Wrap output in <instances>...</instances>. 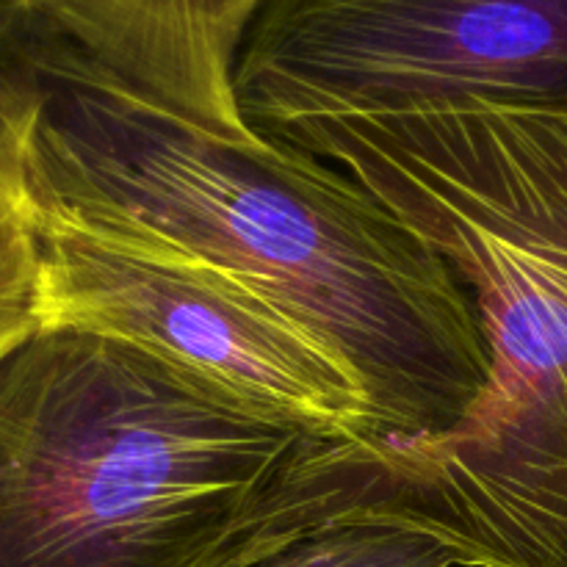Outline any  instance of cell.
Listing matches in <instances>:
<instances>
[{"label": "cell", "mask_w": 567, "mask_h": 567, "mask_svg": "<svg viewBox=\"0 0 567 567\" xmlns=\"http://www.w3.org/2000/svg\"><path fill=\"white\" fill-rule=\"evenodd\" d=\"M260 136L354 177L476 302L491 388L460 430L399 457L402 518L463 567H567V111L460 97Z\"/></svg>", "instance_id": "cell-3"}, {"label": "cell", "mask_w": 567, "mask_h": 567, "mask_svg": "<svg viewBox=\"0 0 567 567\" xmlns=\"http://www.w3.org/2000/svg\"><path fill=\"white\" fill-rule=\"evenodd\" d=\"M33 227L42 327L133 343L238 396L382 449L352 374L269 302L166 249L59 221Z\"/></svg>", "instance_id": "cell-5"}, {"label": "cell", "mask_w": 567, "mask_h": 567, "mask_svg": "<svg viewBox=\"0 0 567 567\" xmlns=\"http://www.w3.org/2000/svg\"><path fill=\"white\" fill-rule=\"evenodd\" d=\"M233 92L258 136L460 97L567 111V0H264Z\"/></svg>", "instance_id": "cell-4"}, {"label": "cell", "mask_w": 567, "mask_h": 567, "mask_svg": "<svg viewBox=\"0 0 567 567\" xmlns=\"http://www.w3.org/2000/svg\"><path fill=\"white\" fill-rule=\"evenodd\" d=\"M404 504L393 454L133 343L39 327L0 360V567H252Z\"/></svg>", "instance_id": "cell-2"}, {"label": "cell", "mask_w": 567, "mask_h": 567, "mask_svg": "<svg viewBox=\"0 0 567 567\" xmlns=\"http://www.w3.org/2000/svg\"><path fill=\"white\" fill-rule=\"evenodd\" d=\"M0 150L33 221L175 252L302 327L393 457L460 430L491 388L474 297L402 216L327 161L166 109L31 3L0 22Z\"/></svg>", "instance_id": "cell-1"}, {"label": "cell", "mask_w": 567, "mask_h": 567, "mask_svg": "<svg viewBox=\"0 0 567 567\" xmlns=\"http://www.w3.org/2000/svg\"><path fill=\"white\" fill-rule=\"evenodd\" d=\"M252 567H463V557L404 518H360L324 526Z\"/></svg>", "instance_id": "cell-7"}, {"label": "cell", "mask_w": 567, "mask_h": 567, "mask_svg": "<svg viewBox=\"0 0 567 567\" xmlns=\"http://www.w3.org/2000/svg\"><path fill=\"white\" fill-rule=\"evenodd\" d=\"M144 94L227 138H255L233 92L238 48L264 0H28Z\"/></svg>", "instance_id": "cell-6"}, {"label": "cell", "mask_w": 567, "mask_h": 567, "mask_svg": "<svg viewBox=\"0 0 567 567\" xmlns=\"http://www.w3.org/2000/svg\"><path fill=\"white\" fill-rule=\"evenodd\" d=\"M39 327L37 227L20 177L0 150V360Z\"/></svg>", "instance_id": "cell-8"}, {"label": "cell", "mask_w": 567, "mask_h": 567, "mask_svg": "<svg viewBox=\"0 0 567 567\" xmlns=\"http://www.w3.org/2000/svg\"><path fill=\"white\" fill-rule=\"evenodd\" d=\"M25 3H28V0H0V22H3L6 17L14 14L17 9H22Z\"/></svg>", "instance_id": "cell-9"}]
</instances>
